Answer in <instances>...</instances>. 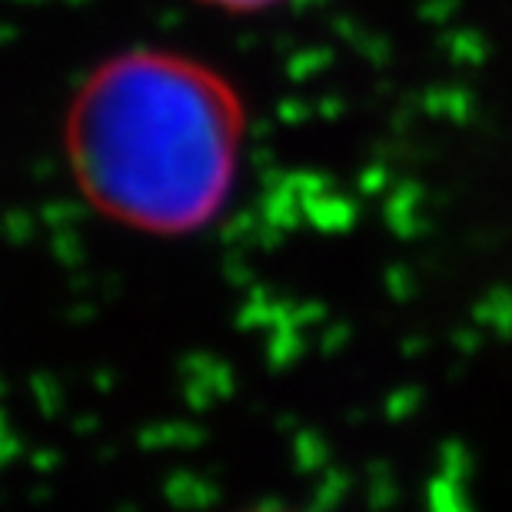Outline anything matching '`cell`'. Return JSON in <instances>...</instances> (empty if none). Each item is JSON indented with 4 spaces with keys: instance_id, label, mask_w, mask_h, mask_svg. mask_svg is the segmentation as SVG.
<instances>
[{
    "instance_id": "1",
    "label": "cell",
    "mask_w": 512,
    "mask_h": 512,
    "mask_svg": "<svg viewBox=\"0 0 512 512\" xmlns=\"http://www.w3.org/2000/svg\"><path fill=\"white\" fill-rule=\"evenodd\" d=\"M64 147L77 190L97 213L180 237L207 227L237 187L243 104L207 60L133 47L80 80Z\"/></svg>"
},
{
    "instance_id": "2",
    "label": "cell",
    "mask_w": 512,
    "mask_h": 512,
    "mask_svg": "<svg viewBox=\"0 0 512 512\" xmlns=\"http://www.w3.org/2000/svg\"><path fill=\"white\" fill-rule=\"evenodd\" d=\"M197 4L210 10H223V14L253 17V14H270V10L290 4V0H197Z\"/></svg>"
},
{
    "instance_id": "3",
    "label": "cell",
    "mask_w": 512,
    "mask_h": 512,
    "mask_svg": "<svg viewBox=\"0 0 512 512\" xmlns=\"http://www.w3.org/2000/svg\"><path fill=\"white\" fill-rule=\"evenodd\" d=\"M256 512H283V509H256Z\"/></svg>"
}]
</instances>
